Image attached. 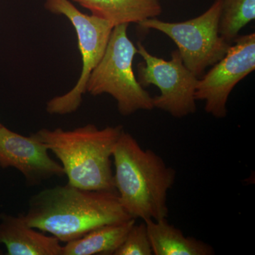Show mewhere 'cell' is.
Instances as JSON below:
<instances>
[{
    "label": "cell",
    "mask_w": 255,
    "mask_h": 255,
    "mask_svg": "<svg viewBox=\"0 0 255 255\" xmlns=\"http://www.w3.org/2000/svg\"><path fill=\"white\" fill-rule=\"evenodd\" d=\"M137 54L143 62L137 65V80L142 87H158L160 95L153 97L154 108L183 118L196 112L195 92L199 79L184 65L179 50L164 60L150 54L140 42Z\"/></svg>",
    "instance_id": "obj_7"
},
{
    "label": "cell",
    "mask_w": 255,
    "mask_h": 255,
    "mask_svg": "<svg viewBox=\"0 0 255 255\" xmlns=\"http://www.w3.org/2000/svg\"><path fill=\"white\" fill-rule=\"evenodd\" d=\"M48 151L31 135L23 136L3 125L0 127V167L17 169L28 186L65 175L61 164L52 159Z\"/></svg>",
    "instance_id": "obj_9"
},
{
    "label": "cell",
    "mask_w": 255,
    "mask_h": 255,
    "mask_svg": "<svg viewBox=\"0 0 255 255\" xmlns=\"http://www.w3.org/2000/svg\"><path fill=\"white\" fill-rule=\"evenodd\" d=\"M44 6L50 12L63 15L70 21L78 36L82 56L81 75L76 85L47 103L48 113L65 115L75 112L81 105L90 74L105 54L114 27L105 20L83 14L70 0H46Z\"/></svg>",
    "instance_id": "obj_6"
},
{
    "label": "cell",
    "mask_w": 255,
    "mask_h": 255,
    "mask_svg": "<svg viewBox=\"0 0 255 255\" xmlns=\"http://www.w3.org/2000/svg\"><path fill=\"white\" fill-rule=\"evenodd\" d=\"M21 215L29 227L65 243L100 226L132 219L116 191L85 190L69 184L31 196L27 211Z\"/></svg>",
    "instance_id": "obj_1"
},
{
    "label": "cell",
    "mask_w": 255,
    "mask_h": 255,
    "mask_svg": "<svg viewBox=\"0 0 255 255\" xmlns=\"http://www.w3.org/2000/svg\"><path fill=\"white\" fill-rule=\"evenodd\" d=\"M135 223V219H130L95 228L81 238L65 243L63 255H114Z\"/></svg>",
    "instance_id": "obj_13"
},
{
    "label": "cell",
    "mask_w": 255,
    "mask_h": 255,
    "mask_svg": "<svg viewBox=\"0 0 255 255\" xmlns=\"http://www.w3.org/2000/svg\"><path fill=\"white\" fill-rule=\"evenodd\" d=\"M124 130L122 125L100 129L87 124L73 130L43 128L31 135L59 159L68 184L85 190L116 191L111 158Z\"/></svg>",
    "instance_id": "obj_3"
},
{
    "label": "cell",
    "mask_w": 255,
    "mask_h": 255,
    "mask_svg": "<svg viewBox=\"0 0 255 255\" xmlns=\"http://www.w3.org/2000/svg\"><path fill=\"white\" fill-rule=\"evenodd\" d=\"M150 238L145 222L134 224L114 255H152Z\"/></svg>",
    "instance_id": "obj_15"
},
{
    "label": "cell",
    "mask_w": 255,
    "mask_h": 255,
    "mask_svg": "<svg viewBox=\"0 0 255 255\" xmlns=\"http://www.w3.org/2000/svg\"><path fill=\"white\" fill-rule=\"evenodd\" d=\"M147 226L152 254L155 255H212L214 248L207 243L187 237L167 219L144 221Z\"/></svg>",
    "instance_id": "obj_12"
},
{
    "label": "cell",
    "mask_w": 255,
    "mask_h": 255,
    "mask_svg": "<svg viewBox=\"0 0 255 255\" xmlns=\"http://www.w3.org/2000/svg\"><path fill=\"white\" fill-rule=\"evenodd\" d=\"M255 18V0H223L220 34L232 45L240 31Z\"/></svg>",
    "instance_id": "obj_14"
},
{
    "label": "cell",
    "mask_w": 255,
    "mask_h": 255,
    "mask_svg": "<svg viewBox=\"0 0 255 255\" xmlns=\"http://www.w3.org/2000/svg\"><path fill=\"white\" fill-rule=\"evenodd\" d=\"M128 26L125 23L114 27L105 54L92 70L86 85V92L90 95L112 96L124 117L154 109L153 97L134 74L132 63L137 49L128 36Z\"/></svg>",
    "instance_id": "obj_4"
},
{
    "label": "cell",
    "mask_w": 255,
    "mask_h": 255,
    "mask_svg": "<svg viewBox=\"0 0 255 255\" xmlns=\"http://www.w3.org/2000/svg\"><path fill=\"white\" fill-rule=\"evenodd\" d=\"M113 27L156 18L162 12L159 0H72Z\"/></svg>",
    "instance_id": "obj_11"
},
{
    "label": "cell",
    "mask_w": 255,
    "mask_h": 255,
    "mask_svg": "<svg viewBox=\"0 0 255 255\" xmlns=\"http://www.w3.org/2000/svg\"><path fill=\"white\" fill-rule=\"evenodd\" d=\"M112 157L114 187L119 202L130 217L136 220L167 219V193L174 186L176 171L152 150H144L124 130Z\"/></svg>",
    "instance_id": "obj_2"
},
{
    "label": "cell",
    "mask_w": 255,
    "mask_h": 255,
    "mask_svg": "<svg viewBox=\"0 0 255 255\" xmlns=\"http://www.w3.org/2000/svg\"><path fill=\"white\" fill-rule=\"evenodd\" d=\"M226 55L199 79L196 100L205 102L206 113L215 118L227 115V102L234 87L255 71V33L239 36Z\"/></svg>",
    "instance_id": "obj_8"
},
{
    "label": "cell",
    "mask_w": 255,
    "mask_h": 255,
    "mask_svg": "<svg viewBox=\"0 0 255 255\" xmlns=\"http://www.w3.org/2000/svg\"><path fill=\"white\" fill-rule=\"evenodd\" d=\"M223 1L215 0L204 14L183 22H166L152 18L138 25L169 37L177 45L184 65L199 78L206 68L224 57L231 46L219 32Z\"/></svg>",
    "instance_id": "obj_5"
},
{
    "label": "cell",
    "mask_w": 255,
    "mask_h": 255,
    "mask_svg": "<svg viewBox=\"0 0 255 255\" xmlns=\"http://www.w3.org/2000/svg\"><path fill=\"white\" fill-rule=\"evenodd\" d=\"M0 246L8 255H63L56 238L46 236L27 226L21 214H0Z\"/></svg>",
    "instance_id": "obj_10"
},
{
    "label": "cell",
    "mask_w": 255,
    "mask_h": 255,
    "mask_svg": "<svg viewBox=\"0 0 255 255\" xmlns=\"http://www.w3.org/2000/svg\"><path fill=\"white\" fill-rule=\"evenodd\" d=\"M2 125L1 123H0V127H1V126Z\"/></svg>",
    "instance_id": "obj_16"
}]
</instances>
